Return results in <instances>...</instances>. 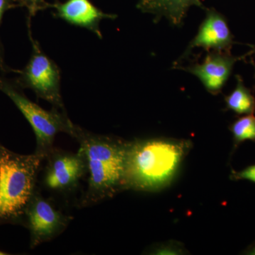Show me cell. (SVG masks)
<instances>
[{
    "mask_svg": "<svg viewBox=\"0 0 255 255\" xmlns=\"http://www.w3.org/2000/svg\"><path fill=\"white\" fill-rule=\"evenodd\" d=\"M191 146L189 140L169 138L128 142L124 190L155 191L167 187Z\"/></svg>",
    "mask_w": 255,
    "mask_h": 255,
    "instance_id": "6da1fadb",
    "label": "cell"
},
{
    "mask_svg": "<svg viewBox=\"0 0 255 255\" xmlns=\"http://www.w3.org/2000/svg\"><path fill=\"white\" fill-rule=\"evenodd\" d=\"M72 137L80 143L79 150L85 157L89 174L82 206L92 205L124 190L128 142L92 133L76 125Z\"/></svg>",
    "mask_w": 255,
    "mask_h": 255,
    "instance_id": "7a4b0ae2",
    "label": "cell"
},
{
    "mask_svg": "<svg viewBox=\"0 0 255 255\" xmlns=\"http://www.w3.org/2000/svg\"><path fill=\"white\" fill-rule=\"evenodd\" d=\"M44 160L36 152L20 155L0 143V225L22 224Z\"/></svg>",
    "mask_w": 255,
    "mask_h": 255,
    "instance_id": "3957f363",
    "label": "cell"
},
{
    "mask_svg": "<svg viewBox=\"0 0 255 255\" xmlns=\"http://www.w3.org/2000/svg\"><path fill=\"white\" fill-rule=\"evenodd\" d=\"M0 90L14 102L31 126L36 137V153L45 159L55 148V137L59 132L73 136L75 125L69 119L65 111L53 108L43 110L33 103L15 84L0 78Z\"/></svg>",
    "mask_w": 255,
    "mask_h": 255,
    "instance_id": "277c9868",
    "label": "cell"
},
{
    "mask_svg": "<svg viewBox=\"0 0 255 255\" xmlns=\"http://www.w3.org/2000/svg\"><path fill=\"white\" fill-rule=\"evenodd\" d=\"M33 53L26 66L20 72L18 86L31 89L37 97L51 104L53 108L65 111L60 92V70L45 54L38 42L31 38Z\"/></svg>",
    "mask_w": 255,
    "mask_h": 255,
    "instance_id": "5b68a950",
    "label": "cell"
},
{
    "mask_svg": "<svg viewBox=\"0 0 255 255\" xmlns=\"http://www.w3.org/2000/svg\"><path fill=\"white\" fill-rule=\"evenodd\" d=\"M71 220L36 189L25 211L22 225L29 230L31 248H34L61 234Z\"/></svg>",
    "mask_w": 255,
    "mask_h": 255,
    "instance_id": "8992f818",
    "label": "cell"
},
{
    "mask_svg": "<svg viewBox=\"0 0 255 255\" xmlns=\"http://www.w3.org/2000/svg\"><path fill=\"white\" fill-rule=\"evenodd\" d=\"M43 184L49 190L68 192L78 187L87 174L86 162L80 150L77 153L53 149L46 159Z\"/></svg>",
    "mask_w": 255,
    "mask_h": 255,
    "instance_id": "52a82bcc",
    "label": "cell"
},
{
    "mask_svg": "<svg viewBox=\"0 0 255 255\" xmlns=\"http://www.w3.org/2000/svg\"><path fill=\"white\" fill-rule=\"evenodd\" d=\"M205 10L206 17L201 23L197 34L189 43L179 60L187 58L194 48H203L208 52L214 50L231 53L234 37L227 19L214 8H206Z\"/></svg>",
    "mask_w": 255,
    "mask_h": 255,
    "instance_id": "ba28073f",
    "label": "cell"
},
{
    "mask_svg": "<svg viewBox=\"0 0 255 255\" xmlns=\"http://www.w3.org/2000/svg\"><path fill=\"white\" fill-rule=\"evenodd\" d=\"M208 53L202 63L179 68L195 75L210 94L217 95L222 92L238 58L226 52L212 50Z\"/></svg>",
    "mask_w": 255,
    "mask_h": 255,
    "instance_id": "9c48e42d",
    "label": "cell"
},
{
    "mask_svg": "<svg viewBox=\"0 0 255 255\" xmlns=\"http://www.w3.org/2000/svg\"><path fill=\"white\" fill-rule=\"evenodd\" d=\"M55 17L61 18L70 24L85 28L102 38L100 23L103 19H115L117 15L106 14L90 0H68L55 6Z\"/></svg>",
    "mask_w": 255,
    "mask_h": 255,
    "instance_id": "30bf717a",
    "label": "cell"
},
{
    "mask_svg": "<svg viewBox=\"0 0 255 255\" xmlns=\"http://www.w3.org/2000/svg\"><path fill=\"white\" fill-rule=\"evenodd\" d=\"M206 9L203 0H139L137 8L155 16L156 22L162 17L175 26H181L191 6Z\"/></svg>",
    "mask_w": 255,
    "mask_h": 255,
    "instance_id": "8fae6325",
    "label": "cell"
},
{
    "mask_svg": "<svg viewBox=\"0 0 255 255\" xmlns=\"http://www.w3.org/2000/svg\"><path fill=\"white\" fill-rule=\"evenodd\" d=\"M236 88L225 97L226 110L233 111L239 115H249L255 112V97L249 88L245 85L241 75H236Z\"/></svg>",
    "mask_w": 255,
    "mask_h": 255,
    "instance_id": "7c38bea8",
    "label": "cell"
},
{
    "mask_svg": "<svg viewBox=\"0 0 255 255\" xmlns=\"http://www.w3.org/2000/svg\"><path fill=\"white\" fill-rule=\"evenodd\" d=\"M233 134L235 149L247 140L255 142V116L249 114L240 117L229 127Z\"/></svg>",
    "mask_w": 255,
    "mask_h": 255,
    "instance_id": "4fadbf2b",
    "label": "cell"
},
{
    "mask_svg": "<svg viewBox=\"0 0 255 255\" xmlns=\"http://www.w3.org/2000/svg\"><path fill=\"white\" fill-rule=\"evenodd\" d=\"M231 179L233 180H248L255 183V164L249 166L241 171L233 170Z\"/></svg>",
    "mask_w": 255,
    "mask_h": 255,
    "instance_id": "5bb4252c",
    "label": "cell"
},
{
    "mask_svg": "<svg viewBox=\"0 0 255 255\" xmlns=\"http://www.w3.org/2000/svg\"><path fill=\"white\" fill-rule=\"evenodd\" d=\"M21 4L24 5L29 10L32 15L35 14L38 10L46 7L44 0H17Z\"/></svg>",
    "mask_w": 255,
    "mask_h": 255,
    "instance_id": "9a60e30c",
    "label": "cell"
},
{
    "mask_svg": "<svg viewBox=\"0 0 255 255\" xmlns=\"http://www.w3.org/2000/svg\"><path fill=\"white\" fill-rule=\"evenodd\" d=\"M182 250L180 247L173 246V245H168V246H164L156 248L154 251V254L156 255H177L181 254Z\"/></svg>",
    "mask_w": 255,
    "mask_h": 255,
    "instance_id": "2e32d148",
    "label": "cell"
},
{
    "mask_svg": "<svg viewBox=\"0 0 255 255\" xmlns=\"http://www.w3.org/2000/svg\"><path fill=\"white\" fill-rule=\"evenodd\" d=\"M16 0H0V22L6 10L13 6V2Z\"/></svg>",
    "mask_w": 255,
    "mask_h": 255,
    "instance_id": "e0dca14e",
    "label": "cell"
},
{
    "mask_svg": "<svg viewBox=\"0 0 255 255\" xmlns=\"http://www.w3.org/2000/svg\"><path fill=\"white\" fill-rule=\"evenodd\" d=\"M245 254L246 255H255V243H253L251 246L248 248Z\"/></svg>",
    "mask_w": 255,
    "mask_h": 255,
    "instance_id": "ac0fdd59",
    "label": "cell"
},
{
    "mask_svg": "<svg viewBox=\"0 0 255 255\" xmlns=\"http://www.w3.org/2000/svg\"><path fill=\"white\" fill-rule=\"evenodd\" d=\"M0 69L4 70V62H3L2 51H1V46H0Z\"/></svg>",
    "mask_w": 255,
    "mask_h": 255,
    "instance_id": "d6986e66",
    "label": "cell"
},
{
    "mask_svg": "<svg viewBox=\"0 0 255 255\" xmlns=\"http://www.w3.org/2000/svg\"><path fill=\"white\" fill-rule=\"evenodd\" d=\"M6 255V253H5L4 252L0 251V255Z\"/></svg>",
    "mask_w": 255,
    "mask_h": 255,
    "instance_id": "ffe728a7",
    "label": "cell"
}]
</instances>
